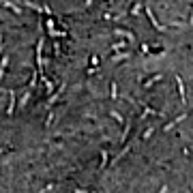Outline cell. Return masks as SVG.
<instances>
[{"label":"cell","mask_w":193,"mask_h":193,"mask_svg":"<svg viewBox=\"0 0 193 193\" xmlns=\"http://www.w3.org/2000/svg\"><path fill=\"white\" fill-rule=\"evenodd\" d=\"M146 15H148V19H150V24H152V26H154V28H157L159 32H163V30H165V26H161V24L157 22V17L152 15V9H150V6H146Z\"/></svg>","instance_id":"obj_1"},{"label":"cell","mask_w":193,"mask_h":193,"mask_svg":"<svg viewBox=\"0 0 193 193\" xmlns=\"http://www.w3.org/2000/svg\"><path fill=\"white\" fill-rule=\"evenodd\" d=\"M185 118H187V114H180V116H178V118H174V120H172V122H167V125H165V127H163V129H165V131H170V129H174V127H176V125H178V122H183V120H185Z\"/></svg>","instance_id":"obj_2"},{"label":"cell","mask_w":193,"mask_h":193,"mask_svg":"<svg viewBox=\"0 0 193 193\" xmlns=\"http://www.w3.org/2000/svg\"><path fill=\"white\" fill-rule=\"evenodd\" d=\"M176 84H178V92L183 96V101L187 103V92H185V84H183V77H180V75H176Z\"/></svg>","instance_id":"obj_3"},{"label":"cell","mask_w":193,"mask_h":193,"mask_svg":"<svg viewBox=\"0 0 193 193\" xmlns=\"http://www.w3.org/2000/svg\"><path fill=\"white\" fill-rule=\"evenodd\" d=\"M13 107H15V92H11V105H9V109H6V114H9V116L13 114Z\"/></svg>","instance_id":"obj_4"},{"label":"cell","mask_w":193,"mask_h":193,"mask_svg":"<svg viewBox=\"0 0 193 193\" xmlns=\"http://www.w3.org/2000/svg\"><path fill=\"white\" fill-rule=\"evenodd\" d=\"M116 35H122V37H127L129 41H133V35H131V32H127V30H118V28H116Z\"/></svg>","instance_id":"obj_5"},{"label":"cell","mask_w":193,"mask_h":193,"mask_svg":"<svg viewBox=\"0 0 193 193\" xmlns=\"http://www.w3.org/2000/svg\"><path fill=\"white\" fill-rule=\"evenodd\" d=\"M118 96V88H116V82H112V99Z\"/></svg>","instance_id":"obj_6"},{"label":"cell","mask_w":193,"mask_h":193,"mask_svg":"<svg viewBox=\"0 0 193 193\" xmlns=\"http://www.w3.org/2000/svg\"><path fill=\"white\" fill-rule=\"evenodd\" d=\"M127 56H129V54H116V56H114V62H118V60H122V58H127Z\"/></svg>","instance_id":"obj_7"},{"label":"cell","mask_w":193,"mask_h":193,"mask_svg":"<svg viewBox=\"0 0 193 193\" xmlns=\"http://www.w3.org/2000/svg\"><path fill=\"white\" fill-rule=\"evenodd\" d=\"M152 133H154V127H150V129H148V131H146L144 140H148V138H150V135H152Z\"/></svg>","instance_id":"obj_8"}]
</instances>
